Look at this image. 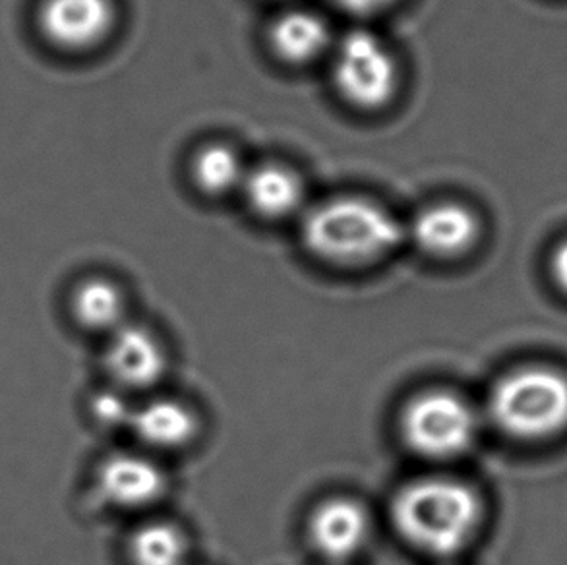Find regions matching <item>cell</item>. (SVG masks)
I'll use <instances>...</instances> for the list:
<instances>
[{"label":"cell","mask_w":567,"mask_h":565,"mask_svg":"<svg viewBox=\"0 0 567 565\" xmlns=\"http://www.w3.org/2000/svg\"><path fill=\"white\" fill-rule=\"evenodd\" d=\"M481 521V497L452 476L414 479L391 500V523L399 536L432 558H452L465 551Z\"/></svg>","instance_id":"1"},{"label":"cell","mask_w":567,"mask_h":565,"mask_svg":"<svg viewBox=\"0 0 567 565\" xmlns=\"http://www.w3.org/2000/svg\"><path fill=\"white\" fill-rule=\"evenodd\" d=\"M300 237L318 260L353 268L393 253L405 240V227L372 199L339 196L305 215Z\"/></svg>","instance_id":"2"},{"label":"cell","mask_w":567,"mask_h":565,"mask_svg":"<svg viewBox=\"0 0 567 565\" xmlns=\"http://www.w3.org/2000/svg\"><path fill=\"white\" fill-rule=\"evenodd\" d=\"M488 414L504 434L545 440L567 427V378L543 367L499 378L488 396Z\"/></svg>","instance_id":"3"},{"label":"cell","mask_w":567,"mask_h":565,"mask_svg":"<svg viewBox=\"0 0 567 565\" xmlns=\"http://www.w3.org/2000/svg\"><path fill=\"white\" fill-rule=\"evenodd\" d=\"M478 414L452 390L421 391L406 401L399 430L406 448L429 461L465 455L478 435Z\"/></svg>","instance_id":"4"},{"label":"cell","mask_w":567,"mask_h":565,"mask_svg":"<svg viewBox=\"0 0 567 565\" xmlns=\"http://www.w3.org/2000/svg\"><path fill=\"white\" fill-rule=\"evenodd\" d=\"M333 82L349 105L377 111L398 92V62L377 33L349 31L333 54Z\"/></svg>","instance_id":"5"},{"label":"cell","mask_w":567,"mask_h":565,"mask_svg":"<svg viewBox=\"0 0 567 565\" xmlns=\"http://www.w3.org/2000/svg\"><path fill=\"white\" fill-rule=\"evenodd\" d=\"M169 489L162 465L144 453L116 451L101 459L95 471V490L105 504L138 512L157 504Z\"/></svg>","instance_id":"6"},{"label":"cell","mask_w":567,"mask_h":565,"mask_svg":"<svg viewBox=\"0 0 567 565\" xmlns=\"http://www.w3.org/2000/svg\"><path fill=\"white\" fill-rule=\"evenodd\" d=\"M369 510L353 497L336 496L316 505L308 517V538L331 565H346L369 543Z\"/></svg>","instance_id":"7"},{"label":"cell","mask_w":567,"mask_h":565,"mask_svg":"<svg viewBox=\"0 0 567 565\" xmlns=\"http://www.w3.org/2000/svg\"><path fill=\"white\" fill-rule=\"evenodd\" d=\"M115 14L113 0H43L38 23L51 45L85 51L107 38Z\"/></svg>","instance_id":"8"},{"label":"cell","mask_w":567,"mask_h":565,"mask_svg":"<svg viewBox=\"0 0 567 565\" xmlns=\"http://www.w3.org/2000/svg\"><path fill=\"white\" fill-rule=\"evenodd\" d=\"M105 368L121 390H152L167 372V352L152 329L123 323L109 336Z\"/></svg>","instance_id":"9"},{"label":"cell","mask_w":567,"mask_h":565,"mask_svg":"<svg viewBox=\"0 0 567 565\" xmlns=\"http://www.w3.org/2000/svg\"><path fill=\"white\" fill-rule=\"evenodd\" d=\"M481 223L473 209L457 202L422 207L409 225L414 246L436 260H452L468 253L478 238Z\"/></svg>","instance_id":"10"},{"label":"cell","mask_w":567,"mask_h":565,"mask_svg":"<svg viewBox=\"0 0 567 565\" xmlns=\"http://www.w3.org/2000/svg\"><path fill=\"white\" fill-rule=\"evenodd\" d=\"M132 432L152 450L173 451L185 448L199 430L198 417L190 407L173 398H154L134 407Z\"/></svg>","instance_id":"11"},{"label":"cell","mask_w":567,"mask_h":565,"mask_svg":"<svg viewBox=\"0 0 567 565\" xmlns=\"http://www.w3.org/2000/svg\"><path fill=\"white\" fill-rule=\"evenodd\" d=\"M243 191L248 206L266 219L295 214L305 199V184L299 173L279 163L246 171Z\"/></svg>","instance_id":"12"},{"label":"cell","mask_w":567,"mask_h":565,"mask_svg":"<svg viewBox=\"0 0 567 565\" xmlns=\"http://www.w3.org/2000/svg\"><path fill=\"white\" fill-rule=\"evenodd\" d=\"M330 43L326 20L308 10L285 12L269 28L271 51L289 64H307L320 59Z\"/></svg>","instance_id":"13"},{"label":"cell","mask_w":567,"mask_h":565,"mask_svg":"<svg viewBox=\"0 0 567 565\" xmlns=\"http://www.w3.org/2000/svg\"><path fill=\"white\" fill-rule=\"evenodd\" d=\"M70 310L82 328L113 333L121 328L126 314V298L116 282L105 277H90L78 282L70 297Z\"/></svg>","instance_id":"14"},{"label":"cell","mask_w":567,"mask_h":565,"mask_svg":"<svg viewBox=\"0 0 567 565\" xmlns=\"http://www.w3.org/2000/svg\"><path fill=\"white\" fill-rule=\"evenodd\" d=\"M132 565H186L188 541L171 521H147L131 535Z\"/></svg>","instance_id":"15"},{"label":"cell","mask_w":567,"mask_h":565,"mask_svg":"<svg viewBox=\"0 0 567 565\" xmlns=\"http://www.w3.org/2000/svg\"><path fill=\"white\" fill-rule=\"evenodd\" d=\"M245 176L240 155L227 144L204 145L192 160L194 184L209 196H221L243 186Z\"/></svg>","instance_id":"16"},{"label":"cell","mask_w":567,"mask_h":565,"mask_svg":"<svg viewBox=\"0 0 567 565\" xmlns=\"http://www.w3.org/2000/svg\"><path fill=\"white\" fill-rule=\"evenodd\" d=\"M134 407L121 391L103 390L93 396L92 414L101 427L121 428L131 424Z\"/></svg>","instance_id":"17"},{"label":"cell","mask_w":567,"mask_h":565,"mask_svg":"<svg viewBox=\"0 0 567 565\" xmlns=\"http://www.w3.org/2000/svg\"><path fill=\"white\" fill-rule=\"evenodd\" d=\"M331 2L349 14L370 16L393 7L398 0H331Z\"/></svg>","instance_id":"18"},{"label":"cell","mask_w":567,"mask_h":565,"mask_svg":"<svg viewBox=\"0 0 567 565\" xmlns=\"http://www.w3.org/2000/svg\"><path fill=\"white\" fill-rule=\"evenodd\" d=\"M553 276L561 289L567 290V243L558 246L553 256Z\"/></svg>","instance_id":"19"}]
</instances>
